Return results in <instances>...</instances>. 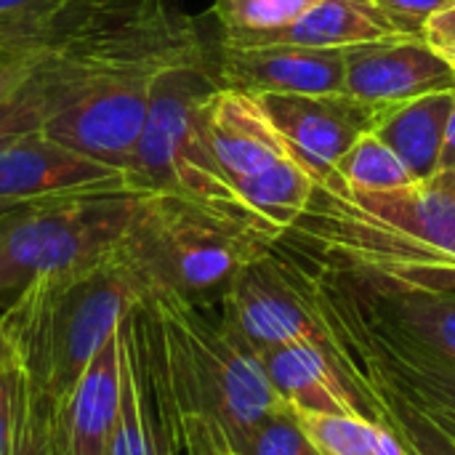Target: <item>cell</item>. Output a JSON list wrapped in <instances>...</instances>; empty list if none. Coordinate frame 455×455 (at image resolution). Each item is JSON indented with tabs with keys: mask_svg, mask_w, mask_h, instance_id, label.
Wrapping results in <instances>:
<instances>
[{
	"mask_svg": "<svg viewBox=\"0 0 455 455\" xmlns=\"http://www.w3.org/2000/svg\"><path fill=\"white\" fill-rule=\"evenodd\" d=\"M280 243L360 285L455 288V171L389 192L317 184Z\"/></svg>",
	"mask_w": 455,
	"mask_h": 455,
	"instance_id": "obj_1",
	"label": "cell"
},
{
	"mask_svg": "<svg viewBox=\"0 0 455 455\" xmlns=\"http://www.w3.org/2000/svg\"><path fill=\"white\" fill-rule=\"evenodd\" d=\"M141 296L144 285L120 245L101 261L24 285L0 315V336L21 373L67 400Z\"/></svg>",
	"mask_w": 455,
	"mask_h": 455,
	"instance_id": "obj_2",
	"label": "cell"
},
{
	"mask_svg": "<svg viewBox=\"0 0 455 455\" xmlns=\"http://www.w3.org/2000/svg\"><path fill=\"white\" fill-rule=\"evenodd\" d=\"M280 237L173 195H139L123 253L144 291L173 293L197 307H219L235 277Z\"/></svg>",
	"mask_w": 455,
	"mask_h": 455,
	"instance_id": "obj_3",
	"label": "cell"
},
{
	"mask_svg": "<svg viewBox=\"0 0 455 455\" xmlns=\"http://www.w3.org/2000/svg\"><path fill=\"white\" fill-rule=\"evenodd\" d=\"M219 85L216 61L205 48L165 64L152 77L144 133L128 168L131 189L173 195L272 232L240 203L205 144L200 112Z\"/></svg>",
	"mask_w": 455,
	"mask_h": 455,
	"instance_id": "obj_4",
	"label": "cell"
},
{
	"mask_svg": "<svg viewBox=\"0 0 455 455\" xmlns=\"http://www.w3.org/2000/svg\"><path fill=\"white\" fill-rule=\"evenodd\" d=\"M144 296L163 325L184 413L216 421L237 453L256 427L285 405L269 384L261 360L219 317H211L208 307L163 291H144Z\"/></svg>",
	"mask_w": 455,
	"mask_h": 455,
	"instance_id": "obj_5",
	"label": "cell"
},
{
	"mask_svg": "<svg viewBox=\"0 0 455 455\" xmlns=\"http://www.w3.org/2000/svg\"><path fill=\"white\" fill-rule=\"evenodd\" d=\"M139 192H101L32 203L0 224V296L43 275L112 256L136 216Z\"/></svg>",
	"mask_w": 455,
	"mask_h": 455,
	"instance_id": "obj_6",
	"label": "cell"
},
{
	"mask_svg": "<svg viewBox=\"0 0 455 455\" xmlns=\"http://www.w3.org/2000/svg\"><path fill=\"white\" fill-rule=\"evenodd\" d=\"M219 320L256 357L293 341L331 344L315 269L283 243L243 267L219 301Z\"/></svg>",
	"mask_w": 455,
	"mask_h": 455,
	"instance_id": "obj_7",
	"label": "cell"
},
{
	"mask_svg": "<svg viewBox=\"0 0 455 455\" xmlns=\"http://www.w3.org/2000/svg\"><path fill=\"white\" fill-rule=\"evenodd\" d=\"M112 455H187L184 405L163 325L147 296L120 320V411Z\"/></svg>",
	"mask_w": 455,
	"mask_h": 455,
	"instance_id": "obj_8",
	"label": "cell"
},
{
	"mask_svg": "<svg viewBox=\"0 0 455 455\" xmlns=\"http://www.w3.org/2000/svg\"><path fill=\"white\" fill-rule=\"evenodd\" d=\"M312 269L317 280L320 312L331 331V352H347L408 400L455 411L453 363L379 328L336 272L320 264H312Z\"/></svg>",
	"mask_w": 455,
	"mask_h": 455,
	"instance_id": "obj_9",
	"label": "cell"
},
{
	"mask_svg": "<svg viewBox=\"0 0 455 455\" xmlns=\"http://www.w3.org/2000/svg\"><path fill=\"white\" fill-rule=\"evenodd\" d=\"M139 72L88 85L67 109L53 115L43 131L99 163L128 173L144 133L152 77Z\"/></svg>",
	"mask_w": 455,
	"mask_h": 455,
	"instance_id": "obj_10",
	"label": "cell"
},
{
	"mask_svg": "<svg viewBox=\"0 0 455 455\" xmlns=\"http://www.w3.org/2000/svg\"><path fill=\"white\" fill-rule=\"evenodd\" d=\"M261 107L272 117L293 160L317 181L336 176L339 160L352 144L376 128L379 107L352 93H264Z\"/></svg>",
	"mask_w": 455,
	"mask_h": 455,
	"instance_id": "obj_11",
	"label": "cell"
},
{
	"mask_svg": "<svg viewBox=\"0 0 455 455\" xmlns=\"http://www.w3.org/2000/svg\"><path fill=\"white\" fill-rule=\"evenodd\" d=\"M125 189L133 192L125 171L69 149L43 128L0 147V200L32 205Z\"/></svg>",
	"mask_w": 455,
	"mask_h": 455,
	"instance_id": "obj_12",
	"label": "cell"
},
{
	"mask_svg": "<svg viewBox=\"0 0 455 455\" xmlns=\"http://www.w3.org/2000/svg\"><path fill=\"white\" fill-rule=\"evenodd\" d=\"M440 91H455V67L419 35L347 48V93L365 104L387 109Z\"/></svg>",
	"mask_w": 455,
	"mask_h": 455,
	"instance_id": "obj_13",
	"label": "cell"
},
{
	"mask_svg": "<svg viewBox=\"0 0 455 455\" xmlns=\"http://www.w3.org/2000/svg\"><path fill=\"white\" fill-rule=\"evenodd\" d=\"M216 77L227 88L264 93H347V48L248 45L219 43Z\"/></svg>",
	"mask_w": 455,
	"mask_h": 455,
	"instance_id": "obj_14",
	"label": "cell"
},
{
	"mask_svg": "<svg viewBox=\"0 0 455 455\" xmlns=\"http://www.w3.org/2000/svg\"><path fill=\"white\" fill-rule=\"evenodd\" d=\"M200 123L205 144L229 184L291 157L259 96L248 91L219 85L203 101Z\"/></svg>",
	"mask_w": 455,
	"mask_h": 455,
	"instance_id": "obj_15",
	"label": "cell"
},
{
	"mask_svg": "<svg viewBox=\"0 0 455 455\" xmlns=\"http://www.w3.org/2000/svg\"><path fill=\"white\" fill-rule=\"evenodd\" d=\"M280 400L296 411L328 416H363L368 411L347 381L333 352L317 341H293L259 355Z\"/></svg>",
	"mask_w": 455,
	"mask_h": 455,
	"instance_id": "obj_16",
	"label": "cell"
},
{
	"mask_svg": "<svg viewBox=\"0 0 455 455\" xmlns=\"http://www.w3.org/2000/svg\"><path fill=\"white\" fill-rule=\"evenodd\" d=\"M339 277L379 328L455 365V288H371Z\"/></svg>",
	"mask_w": 455,
	"mask_h": 455,
	"instance_id": "obj_17",
	"label": "cell"
},
{
	"mask_svg": "<svg viewBox=\"0 0 455 455\" xmlns=\"http://www.w3.org/2000/svg\"><path fill=\"white\" fill-rule=\"evenodd\" d=\"M120 411V325L93 355L61 411V455H112Z\"/></svg>",
	"mask_w": 455,
	"mask_h": 455,
	"instance_id": "obj_18",
	"label": "cell"
},
{
	"mask_svg": "<svg viewBox=\"0 0 455 455\" xmlns=\"http://www.w3.org/2000/svg\"><path fill=\"white\" fill-rule=\"evenodd\" d=\"M405 35L408 32H403L371 0H320L293 24L248 37L245 43L232 45V48L277 45V43L307 45V48H352L360 43L392 40V37H405Z\"/></svg>",
	"mask_w": 455,
	"mask_h": 455,
	"instance_id": "obj_19",
	"label": "cell"
},
{
	"mask_svg": "<svg viewBox=\"0 0 455 455\" xmlns=\"http://www.w3.org/2000/svg\"><path fill=\"white\" fill-rule=\"evenodd\" d=\"M453 104V91L429 93L405 104L381 109L373 133L389 144L416 181H427L440 173V155L445 141V125Z\"/></svg>",
	"mask_w": 455,
	"mask_h": 455,
	"instance_id": "obj_20",
	"label": "cell"
},
{
	"mask_svg": "<svg viewBox=\"0 0 455 455\" xmlns=\"http://www.w3.org/2000/svg\"><path fill=\"white\" fill-rule=\"evenodd\" d=\"M347 381L360 395L368 419L397 435L408 455H455V445L419 411L416 403L403 397L395 387L381 381L373 371L360 365L355 357L333 349Z\"/></svg>",
	"mask_w": 455,
	"mask_h": 455,
	"instance_id": "obj_21",
	"label": "cell"
},
{
	"mask_svg": "<svg viewBox=\"0 0 455 455\" xmlns=\"http://www.w3.org/2000/svg\"><path fill=\"white\" fill-rule=\"evenodd\" d=\"M317 181L291 157L232 181L240 203L275 235H285L307 211Z\"/></svg>",
	"mask_w": 455,
	"mask_h": 455,
	"instance_id": "obj_22",
	"label": "cell"
},
{
	"mask_svg": "<svg viewBox=\"0 0 455 455\" xmlns=\"http://www.w3.org/2000/svg\"><path fill=\"white\" fill-rule=\"evenodd\" d=\"M69 0H0V61H37Z\"/></svg>",
	"mask_w": 455,
	"mask_h": 455,
	"instance_id": "obj_23",
	"label": "cell"
},
{
	"mask_svg": "<svg viewBox=\"0 0 455 455\" xmlns=\"http://www.w3.org/2000/svg\"><path fill=\"white\" fill-rule=\"evenodd\" d=\"M72 101L75 93L35 61L32 77L13 96L0 101V147L16 136L43 128L53 115L67 109Z\"/></svg>",
	"mask_w": 455,
	"mask_h": 455,
	"instance_id": "obj_24",
	"label": "cell"
},
{
	"mask_svg": "<svg viewBox=\"0 0 455 455\" xmlns=\"http://www.w3.org/2000/svg\"><path fill=\"white\" fill-rule=\"evenodd\" d=\"M331 181H339L355 192H389L416 184L413 173L405 168L397 152L384 144L373 131L352 144V149L339 160L336 176Z\"/></svg>",
	"mask_w": 455,
	"mask_h": 455,
	"instance_id": "obj_25",
	"label": "cell"
},
{
	"mask_svg": "<svg viewBox=\"0 0 455 455\" xmlns=\"http://www.w3.org/2000/svg\"><path fill=\"white\" fill-rule=\"evenodd\" d=\"M64 400L48 395L19 371V408L11 455H61Z\"/></svg>",
	"mask_w": 455,
	"mask_h": 455,
	"instance_id": "obj_26",
	"label": "cell"
},
{
	"mask_svg": "<svg viewBox=\"0 0 455 455\" xmlns=\"http://www.w3.org/2000/svg\"><path fill=\"white\" fill-rule=\"evenodd\" d=\"M320 0H213L221 27V45H240L248 37L293 24Z\"/></svg>",
	"mask_w": 455,
	"mask_h": 455,
	"instance_id": "obj_27",
	"label": "cell"
},
{
	"mask_svg": "<svg viewBox=\"0 0 455 455\" xmlns=\"http://www.w3.org/2000/svg\"><path fill=\"white\" fill-rule=\"evenodd\" d=\"M291 408V405H288ZM320 455H376L379 424L363 416H328L291 408Z\"/></svg>",
	"mask_w": 455,
	"mask_h": 455,
	"instance_id": "obj_28",
	"label": "cell"
},
{
	"mask_svg": "<svg viewBox=\"0 0 455 455\" xmlns=\"http://www.w3.org/2000/svg\"><path fill=\"white\" fill-rule=\"evenodd\" d=\"M235 455H320L315 445L301 432L293 411L283 405L267 421L256 427V432L243 443Z\"/></svg>",
	"mask_w": 455,
	"mask_h": 455,
	"instance_id": "obj_29",
	"label": "cell"
},
{
	"mask_svg": "<svg viewBox=\"0 0 455 455\" xmlns=\"http://www.w3.org/2000/svg\"><path fill=\"white\" fill-rule=\"evenodd\" d=\"M184 448L187 455H235L221 427L200 413H184Z\"/></svg>",
	"mask_w": 455,
	"mask_h": 455,
	"instance_id": "obj_30",
	"label": "cell"
},
{
	"mask_svg": "<svg viewBox=\"0 0 455 455\" xmlns=\"http://www.w3.org/2000/svg\"><path fill=\"white\" fill-rule=\"evenodd\" d=\"M376 8H381L403 32L408 35H421L424 24L448 3L453 0H371Z\"/></svg>",
	"mask_w": 455,
	"mask_h": 455,
	"instance_id": "obj_31",
	"label": "cell"
},
{
	"mask_svg": "<svg viewBox=\"0 0 455 455\" xmlns=\"http://www.w3.org/2000/svg\"><path fill=\"white\" fill-rule=\"evenodd\" d=\"M19 408V368L0 373V455H11Z\"/></svg>",
	"mask_w": 455,
	"mask_h": 455,
	"instance_id": "obj_32",
	"label": "cell"
},
{
	"mask_svg": "<svg viewBox=\"0 0 455 455\" xmlns=\"http://www.w3.org/2000/svg\"><path fill=\"white\" fill-rule=\"evenodd\" d=\"M421 37L455 67V0L448 3L445 8H440L427 24Z\"/></svg>",
	"mask_w": 455,
	"mask_h": 455,
	"instance_id": "obj_33",
	"label": "cell"
},
{
	"mask_svg": "<svg viewBox=\"0 0 455 455\" xmlns=\"http://www.w3.org/2000/svg\"><path fill=\"white\" fill-rule=\"evenodd\" d=\"M35 72V61H0V101L13 96Z\"/></svg>",
	"mask_w": 455,
	"mask_h": 455,
	"instance_id": "obj_34",
	"label": "cell"
},
{
	"mask_svg": "<svg viewBox=\"0 0 455 455\" xmlns=\"http://www.w3.org/2000/svg\"><path fill=\"white\" fill-rule=\"evenodd\" d=\"M411 403H416V400H411ZM416 405H419V411L455 445V411H445V408H437V405H424V403H416Z\"/></svg>",
	"mask_w": 455,
	"mask_h": 455,
	"instance_id": "obj_35",
	"label": "cell"
},
{
	"mask_svg": "<svg viewBox=\"0 0 455 455\" xmlns=\"http://www.w3.org/2000/svg\"><path fill=\"white\" fill-rule=\"evenodd\" d=\"M440 171H455V91L448 125H445V141H443V155H440Z\"/></svg>",
	"mask_w": 455,
	"mask_h": 455,
	"instance_id": "obj_36",
	"label": "cell"
},
{
	"mask_svg": "<svg viewBox=\"0 0 455 455\" xmlns=\"http://www.w3.org/2000/svg\"><path fill=\"white\" fill-rule=\"evenodd\" d=\"M24 208V203H16V200H0V224L8 219V216H13L16 211H21Z\"/></svg>",
	"mask_w": 455,
	"mask_h": 455,
	"instance_id": "obj_37",
	"label": "cell"
},
{
	"mask_svg": "<svg viewBox=\"0 0 455 455\" xmlns=\"http://www.w3.org/2000/svg\"><path fill=\"white\" fill-rule=\"evenodd\" d=\"M8 368H13V357H11V349H8L5 339L0 336V373H5Z\"/></svg>",
	"mask_w": 455,
	"mask_h": 455,
	"instance_id": "obj_38",
	"label": "cell"
}]
</instances>
